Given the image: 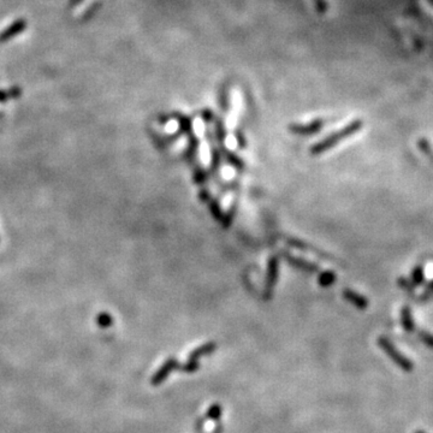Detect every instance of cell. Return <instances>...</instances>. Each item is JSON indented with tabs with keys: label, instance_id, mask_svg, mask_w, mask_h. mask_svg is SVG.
<instances>
[{
	"label": "cell",
	"instance_id": "obj_12",
	"mask_svg": "<svg viewBox=\"0 0 433 433\" xmlns=\"http://www.w3.org/2000/svg\"><path fill=\"white\" fill-rule=\"evenodd\" d=\"M21 94V90L17 88H14L10 92H5V90H0V103H4V101L11 99V98H17Z\"/></svg>",
	"mask_w": 433,
	"mask_h": 433
},
{
	"label": "cell",
	"instance_id": "obj_4",
	"mask_svg": "<svg viewBox=\"0 0 433 433\" xmlns=\"http://www.w3.org/2000/svg\"><path fill=\"white\" fill-rule=\"evenodd\" d=\"M25 27H27V23H25V21L18 20V21H16V22H14L11 25H10V27H7L4 32L0 34V42L1 43L6 42V41H9L10 39H12L14 36H16V35H18V34L24 32Z\"/></svg>",
	"mask_w": 433,
	"mask_h": 433
},
{
	"label": "cell",
	"instance_id": "obj_8",
	"mask_svg": "<svg viewBox=\"0 0 433 433\" xmlns=\"http://www.w3.org/2000/svg\"><path fill=\"white\" fill-rule=\"evenodd\" d=\"M318 281L321 287H330L336 282V274L332 271H323L319 276Z\"/></svg>",
	"mask_w": 433,
	"mask_h": 433
},
{
	"label": "cell",
	"instance_id": "obj_5",
	"mask_svg": "<svg viewBox=\"0 0 433 433\" xmlns=\"http://www.w3.org/2000/svg\"><path fill=\"white\" fill-rule=\"evenodd\" d=\"M343 296H344V299H346L347 301H349L351 305H354L355 307H357L359 309H366V308L368 307V305H370L367 297H365L364 295L359 294V292L354 291V290H351V289H344Z\"/></svg>",
	"mask_w": 433,
	"mask_h": 433
},
{
	"label": "cell",
	"instance_id": "obj_11",
	"mask_svg": "<svg viewBox=\"0 0 433 433\" xmlns=\"http://www.w3.org/2000/svg\"><path fill=\"white\" fill-rule=\"evenodd\" d=\"M417 146L424 152V154H426L427 157L433 159V150L431 148V144H430V142L426 139H420L419 142H417Z\"/></svg>",
	"mask_w": 433,
	"mask_h": 433
},
{
	"label": "cell",
	"instance_id": "obj_10",
	"mask_svg": "<svg viewBox=\"0 0 433 433\" xmlns=\"http://www.w3.org/2000/svg\"><path fill=\"white\" fill-rule=\"evenodd\" d=\"M172 364H175V362L168 361L167 364L165 365V366L163 367L162 370H160L159 372L157 373V375H155V377L153 378L152 383L153 384H159L160 382H163V379H165V378H166V374H167L168 372H170L171 368H172Z\"/></svg>",
	"mask_w": 433,
	"mask_h": 433
},
{
	"label": "cell",
	"instance_id": "obj_14",
	"mask_svg": "<svg viewBox=\"0 0 433 433\" xmlns=\"http://www.w3.org/2000/svg\"><path fill=\"white\" fill-rule=\"evenodd\" d=\"M398 285H401L403 289L409 290V291H412V290H413V288L415 287V285L412 283V281H409V279H404V278L398 279Z\"/></svg>",
	"mask_w": 433,
	"mask_h": 433
},
{
	"label": "cell",
	"instance_id": "obj_2",
	"mask_svg": "<svg viewBox=\"0 0 433 433\" xmlns=\"http://www.w3.org/2000/svg\"><path fill=\"white\" fill-rule=\"evenodd\" d=\"M378 343H379L380 348H382L384 351H385L386 354H388L389 356H390L391 359H392L393 361H395L396 364H397L401 368H403V370H406V371H411L412 368H413L412 362L409 361L407 357H404L403 355H402L401 352L392 346V343H391V342L389 341L386 337H383V336L380 337V338L378 339Z\"/></svg>",
	"mask_w": 433,
	"mask_h": 433
},
{
	"label": "cell",
	"instance_id": "obj_16",
	"mask_svg": "<svg viewBox=\"0 0 433 433\" xmlns=\"http://www.w3.org/2000/svg\"><path fill=\"white\" fill-rule=\"evenodd\" d=\"M429 289H433V279L429 283Z\"/></svg>",
	"mask_w": 433,
	"mask_h": 433
},
{
	"label": "cell",
	"instance_id": "obj_13",
	"mask_svg": "<svg viewBox=\"0 0 433 433\" xmlns=\"http://www.w3.org/2000/svg\"><path fill=\"white\" fill-rule=\"evenodd\" d=\"M419 336H420V338H421L422 341L427 344V346L433 348V334L429 333L427 331H420Z\"/></svg>",
	"mask_w": 433,
	"mask_h": 433
},
{
	"label": "cell",
	"instance_id": "obj_1",
	"mask_svg": "<svg viewBox=\"0 0 433 433\" xmlns=\"http://www.w3.org/2000/svg\"><path fill=\"white\" fill-rule=\"evenodd\" d=\"M362 125H364V123H362L361 119H354V121H351L349 124L344 125L342 129L334 131V133L329 135L328 137H325V139H323L321 141H319L318 144H315L314 146H312L310 153L314 155H318L320 154V153L333 148V147L337 146L341 141L348 139V137L351 136V135L356 134L357 131L361 130Z\"/></svg>",
	"mask_w": 433,
	"mask_h": 433
},
{
	"label": "cell",
	"instance_id": "obj_3",
	"mask_svg": "<svg viewBox=\"0 0 433 433\" xmlns=\"http://www.w3.org/2000/svg\"><path fill=\"white\" fill-rule=\"evenodd\" d=\"M324 125V121L323 119H315V121L310 122L308 124H303V125H297V124H294V125L290 126L292 133L295 134H301V135H310V134H314L318 133L319 130H321Z\"/></svg>",
	"mask_w": 433,
	"mask_h": 433
},
{
	"label": "cell",
	"instance_id": "obj_9",
	"mask_svg": "<svg viewBox=\"0 0 433 433\" xmlns=\"http://www.w3.org/2000/svg\"><path fill=\"white\" fill-rule=\"evenodd\" d=\"M425 281V273H424V268L421 266H416L415 268L413 269L412 272V283L414 285H420L424 283Z\"/></svg>",
	"mask_w": 433,
	"mask_h": 433
},
{
	"label": "cell",
	"instance_id": "obj_7",
	"mask_svg": "<svg viewBox=\"0 0 433 433\" xmlns=\"http://www.w3.org/2000/svg\"><path fill=\"white\" fill-rule=\"evenodd\" d=\"M401 319H402V325H403V329L408 332L413 331L415 329V323H414L413 318H412V313H411V308L408 306H404L402 308V312H401Z\"/></svg>",
	"mask_w": 433,
	"mask_h": 433
},
{
	"label": "cell",
	"instance_id": "obj_15",
	"mask_svg": "<svg viewBox=\"0 0 433 433\" xmlns=\"http://www.w3.org/2000/svg\"><path fill=\"white\" fill-rule=\"evenodd\" d=\"M208 413H209V416H212V417H214V419H217V417L219 416V413H220V407L219 406H213L211 409H209Z\"/></svg>",
	"mask_w": 433,
	"mask_h": 433
},
{
	"label": "cell",
	"instance_id": "obj_6",
	"mask_svg": "<svg viewBox=\"0 0 433 433\" xmlns=\"http://www.w3.org/2000/svg\"><path fill=\"white\" fill-rule=\"evenodd\" d=\"M285 258L288 259V261L292 264L294 266L300 267V268L305 269V271L308 272H319L320 271V267L315 264L309 263V261H306L305 259H301V258H296L294 255H290V254H285Z\"/></svg>",
	"mask_w": 433,
	"mask_h": 433
}]
</instances>
